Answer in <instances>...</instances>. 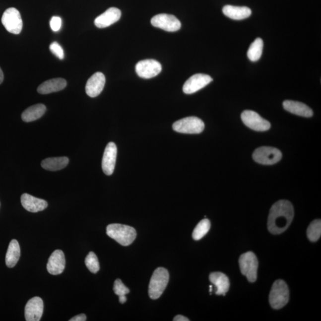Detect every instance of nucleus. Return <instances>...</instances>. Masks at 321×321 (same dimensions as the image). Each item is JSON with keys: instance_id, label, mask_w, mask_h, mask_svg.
<instances>
[{"instance_id": "1", "label": "nucleus", "mask_w": 321, "mask_h": 321, "mask_svg": "<svg viewBox=\"0 0 321 321\" xmlns=\"http://www.w3.org/2000/svg\"><path fill=\"white\" fill-rule=\"evenodd\" d=\"M294 218L292 204L287 200L275 202L270 209L268 229L273 235H280L290 226Z\"/></svg>"}, {"instance_id": "2", "label": "nucleus", "mask_w": 321, "mask_h": 321, "mask_svg": "<svg viewBox=\"0 0 321 321\" xmlns=\"http://www.w3.org/2000/svg\"><path fill=\"white\" fill-rule=\"evenodd\" d=\"M107 235L124 247L130 245L136 238V231L127 225L112 224L107 227Z\"/></svg>"}, {"instance_id": "3", "label": "nucleus", "mask_w": 321, "mask_h": 321, "mask_svg": "<svg viewBox=\"0 0 321 321\" xmlns=\"http://www.w3.org/2000/svg\"><path fill=\"white\" fill-rule=\"evenodd\" d=\"M169 273L166 268H158L152 275L149 285V296L153 300L160 298L169 281Z\"/></svg>"}, {"instance_id": "4", "label": "nucleus", "mask_w": 321, "mask_h": 321, "mask_svg": "<svg viewBox=\"0 0 321 321\" xmlns=\"http://www.w3.org/2000/svg\"><path fill=\"white\" fill-rule=\"evenodd\" d=\"M289 289L286 282L282 280L275 281L270 292L269 301L274 310H280L289 301Z\"/></svg>"}, {"instance_id": "5", "label": "nucleus", "mask_w": 321, "mask_h": 321, "mask_svg": "<svg viewBox=\"0 0 321 321\" xmlns=\"http://www.w3.org/2000/svg\"><path fill=\"white\" fill-rule=\"evenodd\" d=\"M239 265L242 274L247 277L249 281L254 283L257 279L258 261L253 252H248L239 258Z\"/></svg>"}, {"instance_id": "6", "label": "nucleus", "mask_w": 321, "mask_h": 321, "mask_svg": "<svg viewBox=\"0 0 321 321\" xmlns=\"http://www.w3.org/2000/svg\"><path fill=\"white\" fill-rule=\"evenodd\" d=\"M204 123L196 117H188L174 123L173 130L181 133L199 134L204 130Z\"/></svg>"}, {"instance_id": "7", "label": "nucleus", "mask_w": 321, "mask_h": 321, "mask_svg": "<svg viewBox=\"0 0 321 321\" xmlns=\"http://www.w3.org/2000/svg\"><path fill=\"white\" fill-rule=\"evenodd\" d=\"M1 22L5 29L11 34L18 35L22 31V17L16 8L11 7L7 9L2 14Z\"/></svg>"}, {"instance_id": "8", "label": "nucleus", "mask_w": 321, "mask_h": 321, "mask_svg": "<svg viewBox=\"0 0 321 321\" xmlns=\"http://www.w3.org/2000/svg\"><path fill=\"white\" fill-rule=\"evenodd\" d=\"M253 158L257 163L272 165L281 160L282 154L280 150L270 146H262L256 149Z\"/></svg>"}, {"instance_id": "9", "label": "nucleus", "mask_w": 321, "mask_h": 321, "mask_svg": "<svg viewBox=\"0 0 321 321\" xmlns=\"http://www.w3.org/2000/svg\"><path fill=\"white\" fill-rule=\"evenodd\" d=\"M242 121L247 127L258 131L268 130L271 124L266 120L260 117L256 112L251 110H245L242 113Z\"/></svg>"}, {"instance_id": "10", "label": "nucleus", "mask_w": 321, "mask_h": 321, "mask_svg": "<svg viewBox=\"0 0 321 321\" xmlns=\"http://www.w3.org/2000/svg\"><path fill=\"white\" fill-rule=\"evenodd\" d=\"M151 24L156 28L167 32H176L181 28V22L172 14H160L152 18Z\"/></svg>"}, {"instance_id": "11", "label": "nucleus", "mask_w": 321, "mask_h": 321, "mask_svg": "<svg viewBox=\"0 0 321 321\" xmlns=\"http://www.w3.org/2000/svg\"><path fill=\"white\" fill-rule=\"evenodd\" d=\"M161 70V64L155 60H144L138 62L136 65V73L144 79H151L157 76Z\"/></svg>"}, {"instance_id": "12", "label": "nucleus", "mask_w": 321, "mask_h": 321, "mask_svg": "<svg viewBox=\"0 0 321 321\" xmlns=\"http://www.w3.org/2000/svg\"><path fill=\"white\" fill-rule=\"evenodd\" d=\"M212 80V78L208 74H194L185 83L183 91L186 94H193L208 85Z\"/></svg>"}, {"instance_id": "13", "label": "nucleus", "mask_w": 321, "mask_h": 321, "mask_svg": "<svg viewBox=\"0 0 321 321\" xmlns=\"http://www.w3.org/2000/svg\"><path fill=\"white\" fill-rule=\"evenodd\" d=\"M118 148L114 142H110L105 149L102 169L107 176L112 175L115 169Z\"/></svg>"}, {"instance_id": "14", "label": "nucleus", "mask_w": 321, "mask_h": 321, "mask_svg": "<svg viewBox=\"0 0 321 321\" xmlns=\"http://www.w3.org/2000/svg\"><path fill=\"white\" fill-rule=\"evenodd\" d=\"M44 303L39 297H34L27 303L25 310V319L27 321H39L43 316Z\"/></svg>"}, {"instance_id": "15", "label": "nucleus", "mask_w": 321, "mask_h": 321, "mask_svg": "<svg viewBox=\"0 0 321 321\" xmlns=\"http://www.w3.org/2000/svg\"><path fill=\"white\" fill-rule=\"evenodd\" d=\"M106 84V77L101 72H97L87 81L85 90L90 97L95 98L103 91Z\"/></svg>"}, {"instance_id": "16", "label": "nucleus", "mask_w": 321, "mask_h": 321, "mask_svg": "<svg viewBox=\"0 0 321 321\" xmlns=\"http://www.w3.org/2000/svg\"><path fill=\"white\" fill-rule=\"evenodd\" d=\"M65 260L64 252L56 250L49 257L47 265L48 272L50 274L58 275L61 274L65 268Z\"/></svg>"}, {"instance_id": "17", "label": "nucleus", "mask_w": 321, "mask_h": 321, "mask_svg": "<svg viewBox=\"0 0 321 321\" xmlns=\"http://www.w3.org/2000/svg\"><path fill=\"white\" fill-rule=\"evenodd\" d=\"M122 12L119 8L111 7L100 15L95 20V25L98 28H105L118 22L121 19Z\"/></svg>"}, {"instance_id": "18", "label": "nucleus", "mask_w": 321, "mask_h": 321, "mask_svg": "<svg viewBox=\"0 0 321 321\" xmlns=\"http://www.w3.org/2000/svg\"><path fill=\"white\" fill-rule=\"evenodd\" d=\"M21 203L24 208L31 212H38L46 209L48 206L47 201L39 199L28 193L21 196Z\"/></svg>"}, {"instance_id": "19", "label": "nucleus", "mask_w": 321, "mask_h": 321, "mask_svg": "<svg viewBox=\"0 0 321 321\" xmlns=\"http://www.w3.org/2000/svg\"><path fill=\"white\" fill-rule=\"evenodd\" d=\"M284 109L293 115L311 118L314 115L313 111L307 105L301 102L286 100L283 102Z\"/></svg>"}, {"instance_id": "20", "label": "nucleus", "mask_w": 321, "mask_h": 321, "mask_svg": "<svg viewBox=\"0 0 321 321\" xmlns=\"http://www.w3.org/2000/svg\"><path fill=\"white\" fill-rule=\"evenodd\" d=\"M209 278L210 281L217 287L216 295H226L230 288L229 279L227 276L223 273L216 272L211 273Z\"/></svg>"}, {"instance_id": "21", "label": "nucleus", "mask_w": 321, "mask_h": 321, "mask_svg": "<svg viewBox=\"0 0 321 321\" xmlns=\"http://www.w3.org/2000/svg\"><path fill=\"white\" fill-rule=\"evenodd\" d=\"M67 86V82L63 78H56L44 82L38 88V92L41 94H49L51 93L62 91Z\"/></svg>"}, {"instance_id": "22", "label": "nucleus", "mask_w": 321, "mask_h": 321, "mask_svg": "<svg viewBox=\"0 0 321 321\" xmlns=\"http://www.w3.org/2000/svg\"><path fill=\"white\" fill-rule=\"evenodd\" d=\"M223 12L225 16L236 20L247 19L252 14L251 8L248 7H238L231 5H225Z\"/></svg>"}, {"instance_id": "23", "label": "nucleus", "mask_w": 321, "mask_h": 321, "mask_svg": "<svg viewBox=\"0 0 321 321\" xmlns=\"http://www.w3.org/2000/svg\"><path fill=\"white\" fill-rule=\"evenodd\" d=\"M20 257V248L19 243L13 239L9 244L5 256V263L8 268H13Z\"/></svg>"}, {"instance_id": "24", "label": "nucleus", "mask_w": 321, "mask_h": 321, "mask_svg": "<svg viewBox=\"0 0 321 321\" xmlns=\"http://www.w3.org/2000/svg\"><path fill=\"white\" fill-rule=\"evenodd\" d=\"M46 107L44 104H39L30 107L27 109L22 115V119L24 122H31L40 119L46 112Z\"/></svg>"}, {"instance_id": "25", "label": "nucleus", "mask_w": 321, "mask_h": 321, "mask_svg": "<svg viewBox=\"0 0 321 321\" xmlns=\"http://www.w3.org/2000/svg\"><path fill=\"white\" fill-rule=\"evenodd\" d=\"M67 157L49 158L42 161L41 166L44 169L49 171L61 170L64 169L68 164Z\"/></svg>"}, {"instance_id": "26", "label": "nucleus", "mask_w": 321, "mask_h": 321, "mask_svg": "<svg viewBox=\"0 0 321 321\" xmlns=\"http://www.w3.org/2000/svg\"><path fill=\"white\" fill-rule=\"evenodd\" d=\"M263 42L262 39L257 38L252 43L248 51L247 55L252 62L259 61L262 56Z\"/></svg>"}, {"instance_id": "27", "label": "nucleus", "mask_w": 321, "mask_h": 321, "mask_svg": "<svg viewBox=\"0 0 321 321\" xmlns=\"http://www.w3.org/2000/svg\"><path fill=\"white\" fill-rule=\"evenodd\" d=\"M210 228H211V223L208 219H203L194 228L193 233V239L195 241H199L203 238L208 233Z\"/></svg>"}, {"instance_id": "28", "label": "nucleus", "mask_w": 321, "mask_h": 321, "mask_svg": "<svg viewBox=\"0 0 321 321\" xmlns=\"http://www.w3.org/2000/svg\"><path fill=\"white\" fill-rule=\"evenodd\" d=\"M321 235V221L318 219L312 222L307 230V236L311 242L319 241Z\"/></svg>"}, {"instance_id": "29", "label": "nucleus", "mask_w": 321, "mask_h": 321, "mask_svg": "<svg viewBox=\"0 0 321 321\" xmlns=\"http://www.w3.org/2000/svg\"><path fill=\"white\" fill-rule=\"evenodd\" d=\"M85 263L89 271L94 274L100 270V263H99L98 257L93 252H91L87 256Z\"/></svg>"}, {"instance_id": "30", "label": "nucleus", "mask_w": 321, "mask_h": 321, "mask_svg": "<svg viewBox=\"0 0 321 321\" xmlns=\"http://www.w3.org/2000/svg\"><path fill=\"white\" fill-rule=\"evenodd\" d=\"M114 292H115L116 295L119 296L122 295H127L130 292V290L123 283L121 279H117L114 284L113 287Z\"/></svg>"}, {"instance_id": "31", "label": "nucleus", "mask_w": 321, "mask_h": 321, "mask_svg": "<svg viewBox=\"0 0 321 321\" xmlns=\"http://www.w3.org/2000/svg\"><path fill=\"white\" fill-rule=\"evenodd\" d=\"M50 49L53 55H55L59 59L63 60L64 58V51L62 47L57 42H53L50 46Z\"/></svg>"}, {"instance_id": "32", "label": "nucleus", "mask_w": 321, "mask_h": 321, "mask_svg": "<svg viewBox=\"0 0 321 321\" xmlns=\"http://www.w3.org/2000/svg\"><path fill=\"white\" fill-rule=\"evenodd\" d=\"M62 21L61 17L53 16L50 20L51 28L53 31L58 32L61 29Z\"/></svg>"}, {"instance_id": "33", "label": "nucleus", "mask_w": 321, "mask_h": 321, "mask_svg": "<svg viewBox=\"0 0 321 321\" xmlns=\"http://www.w3.org/2000/svg\"><path fill=\"white\" fill-rule=\"evenodd\" d=\"M86 320V317L85 314L78 315L76 317L72 318L70 321H85Z\"/></svg>"}, {"instance_id": "34", "label": "nucleus", "mask_w": 321, "mask_h": 321, "mask_svg": "<svg viewBox=\"0 0 321 321\" xmlns=\"http://www.w3.org/2000/svg\"><path fill=\"white\" fill-rule=\"evenodd\" d=\"M174 321H189L190 320L186 318L185 317L181 316V315H179L177 316L173 319Z\"/></svg>"}, {"instance_id": "35", "label": "nucleus", "mask_w": 321, "mask_h": 321, "mask_svg": "<svg viewBox=\"0 0 321 321\" xmlns=\"http://www.w3.org/2000/svg\"><path fill=\"white\" fill-rule=\"evenodd\" d=\"M119 297V302L122 304H125V302L127 301V297L125 295L120 296Z\"/></svg>"}, {"instance_id": "36", "label": "nucleus", "mask_w": 321, "mask_h": 321, "mask_svg": "<svg viewBox=\"0 0 321 321\" xmlns=\"http://www.w3.org/2000/svg\"><path fill=\"white\" fill-rule=\"evenodd\" d=\"M3 80H4V74H3L1 68H0V84L2 82Z\"/></svg>"}, {"instance_id": "37", "label": "nucleus", "mask_w": 321, "mask_h": 321, "mask_svg": "<svg viewBox=\"0 0 321 321\" xmlns=\"http://www.w3.org/2000/svg\"><path fill=\"white\" fill-rule=\"evenodd\" d=\"M209 287H210L209 292L211 293V292H212V286H209Z\"/></svg>"}]
</instances>
